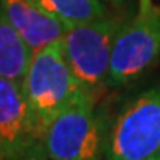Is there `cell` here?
<instances>
[{
	"label": "cell",
	"instance_id": "cell-7",
	"mask_svg": "<svg viewBox=\"0 0 160 160\" xmlns=\"http://www.w3.org/2000/svg\"><path fill=\"white\" fill-rule=\"evenodd\" d=\"M2 3L10 21L30 46L31 52L48 42L61 39L69 28L57 18L39 10L30 0H2Z\"/></svg>",
	"mask_w": 160,
	"mask_h": 160
},
{
	"label": "cell",
	"instance_id": "cell-2",
	"mask_svg": "<svg viewBox=\"0 0 160 160\" xmlns=\"http://www.w3.org/2000/svg\"><path fill=\"white\" fill-rule=\"evenodd\" d=\"M121 25L119 18L103 15L67 28L62 36V49L70 70L83 92L95 100L108 87L111 51Z\"/></svg>",
	"mask_w": 160,
	"mask_h": 160
},
{
	"label": "cell",
	"instance_id": "cell-3",
	"mask_svg": "<svg viewBox=\"0 0 160 160\" xmlns=\"http://www.w3.org/2000/svg\"><path fill=\"white\" fill-rule=\"evenodd\" d=\"M97 100L88 95L62 110L44 131L42 144L52 160H101L108 128Z\"/></svg>",
	"mask_w": 160,
	"mask_h": 160
},
{
	"label": "cell",
	"instance_id": "cell-9",
	"mask_svg": "<svg viewBox=\"0 0 160 160\" xmlns=\"http://www.w3.org/2000/svg\"><path fill=\"white\" fill-rule=\"evenodd\" d=\"M30 2L48 15L62 21L69 28L106 15V7L100 0H30Z\"/></svg>",
	"mask_w": 160,
	"mask_h": 160
},
{
	"label": "cell",
	"instance_id": "cell-12",
	"mask_svg": "<svg viewBox=\"0 0 160 160\" xmlns=\"http://www.w3.org/2000/svg\"><path fill=\"white\" fill-rule=\"evenodd\" d=\"M145 160H160V152H157L155 155H152V157H149V158H145Z\"/></svg>",
	"mask_w": 160,
	"mask_h": 160
},
{
	"label": "cell",
	"instance_id": "cell-1",
	"mask_svg": "<svg viewBox=\"0 0 160 160\" xmlns=\"http://www.w3.org/2000/svg\"><path fill=\"white\" fill-rule=\"evenodd\" d=\"M23 90L34 129L42 141L51 121L75 100L87 95L67 64L62 38L48 42L31 54Z\"/></svg>",
	"mask_w": 160,
	"mask_h": 160
},
{
	"label": "cell",
	"instance_id": "cell-6",
	"mask_svg": "<svg viewBox=\"0 0 160 160\" xmlns=\"http://www.w3.org/2000/svg\"><path fill=\"white\" fill-rule=\"evenodd\" d=\"M38 141L23 85L0 75V160H13Z\"/></svg>",
	"mask_w": 160,
	"mask_h": 160
},
{
	"label": "cell",
	"instance_id": "cell-5",
	"mask_svg": "<svg viewBox=\"0 0 160 160\" xmlns=\"http://www.w3.org/2000/svg\"><path fill=\"white\" fill-rule=\"evenodd\" d=\"M160 61V8H139V13L122 23L116 34L108 88H122L137 82Z\"/></svg>",
	"mask_w": 160,
	"mask_h": 160
},
{
	"label": "cell",
	"instance_id": "cell-10",
	"mask_svg": "<svg viewBox=\"0 0 160 160\" xmlns=\"http://www.w3.org/2000/svg\"><path fill=\"white\" fill-rule=\"evenodd\" d=\"M13 160H52V158L48 155L42 141H38L33 145H30L25 152H21V154L18 157H15Z\"/></svg>",
	"mask_w": 160,
	"mask_h": 160
},
{
	"label": "cell",
	"instance_id": "cell-4",
	"mask_svg": "<svg viewBox=\"0 0 160 160\" xmlns=\"http://www.w3.org/2000/svg\"><path fill=\"white\" fill-rule=\"evenodd\" d=\"M160 152V80L121 108L108 129L105 160H145Z\"/></svg>",
	"mask_w": 160,
	"mask_h": 160
},
{
	"label": "cell",
	"instance_id": "cell-11",
	"mask_svg": "<svg viewBox=\"0 0 160 160\" xmlns=\"http://www.w3.org/2000/svg\"><path fill=\"white\" fill-rule=\"evenodd\" d=\"M139 8H149V7H152L154 3H152V0H139Z\"/></svg>",
	"mask_w": 160,
	"mask_h": 160
},
{
	"label": "cell",
	"instance_id": "cell-8",
	"mask_svg": "<svg viewBox=\"0 0 160 160\" xmlns=\"http://www.w3.org/2000/svg\"><path fill=\"white\" fill-rule=\"evenodd\" d=\"M31 49L13 26L0 0V75L23 85Z\"/></svg>",
	"mask_w": 160,
	"mask_h": 160
}]
</instances>
